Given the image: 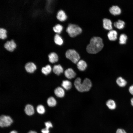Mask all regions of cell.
<instances>
[{
  "label": "cell",
  "mask_w": 133,
  "mask_h": 133,
  "mask_svg": "<svg viewBox=\"0 0 133 133\" xmlns=\"http://www.w3.org/2000/svg\"><path fill=\"white\" fill-rule=\"evenodd\" d=\"M104 46L102 39L99 37H94L90 40L87 46V52L90 54H96L100 51Z\"/></svg>",
  "instance_id": "6da1fadb"
},
{
  "label": "cell",
  "mask_w": 133,
  "mask_h": 133,
  "mask_svg": "<svg viewBox=\"0 0 133 133\" xmlns=\"http://www.w3.org/2000/svg\"><path fill=\"white\" fill-rule=\"evenodd\" d=\"M74 85L77 90L83 92L89 91L91 89L92 84L90 80L88 78H85L82 83L81 78L78 77L75 80Z\"/></svg>",
  "instance_id": "7a4b0ae2"
},
{
  "label": "cell",
  "mask_w": 133,
  "mask_h": 133,
  "mask_svg": "<svg viewBox=\"0 0 133 133\" xmlns=\"http://www.w3.org/2000/svg\"><path fill=\"white\" fill-rule=\"evenodd\" d=\"M66 31L70 37H73L80 34L82 32V29L78 25L70 24L67 27Z\"/></svg>",
  "instance_id": "3957f363"
},
{
  "label": "cell",
  "mask_w": 133,
  "mask_h": 133,
  "mask_svg": "<svg viewBox=\"0 0 133 133\" xmlns=\"http://www.w3.org/2000/svg\"><path fill=\"white\" fill-rule=\"evenodd\" d=\"M66 57L74 64H76L79 61L80 56L74 50L69 49L66 53Z\"/></svg>",
  "instance_id": "277c9868"
},
{
  "label": "cell",
  "mask_w": 133,
  "mask_h": 133,
  "mask_svg": "<svg viewBox=\"0 0 133 133\" xmlns=\"http://www.w3.org/2000/svg\"><path fill=\"white\" fill-rule=\"evenodd\" d=\"M13 121L9 116L2 115L0 118V126L3 127L10 126L13 122Z\"/></svg>",
  "instance_id": "5b68a950"
},
{
  "label": "cell",
  "mask_w": 133,
  "mask_h": 133,
  "mask_svg": "<svg viewBox=\"0 0 133 133\" xmlns=\"http://www.w3.org/2000/svg\"><path fill=\"white\" fill-rule=\"evenodd\" d=\"M4 48L10 52L13 51L16 47V44L13 39L7 41L4 45Z\"/></svg>",
  "instance_id": "8992f818"
},
{
  "label": "cell",
  "mask_w": 133,
  "mask_h": 133,
  "mask_svg": "<svg viewBox=\"0 0 133 133\" xmlns=\"http://www.w3.org/2000/svg\"><path fill=\"white\" fill-rule=\"evenodd\" d=\"M25 68L26 72L30 73H33L36 69L35 64L32 62L27 63L25 66Z\"/></svg>",
  "instance_id": "52a82bcc"
},
{
  "label": "cell",
  "mask_w": 133,
  "mask_h": 133,
  "mask_svg": "<svg viewBox=\"0 0 133 133\" xmlns=\"http://www.w3.org/2000/svg\"><path fill=\"white\" fill-rule=\"evenodd\" d=\"M64 74L66 77L69 79H71L74 78L76 73L72 68H69L67 69L65 71Z\"/></svg>",
  "instance_id": "ba28073f"
},
{
  "label": "cell",
  "mask_w": 133,
  "mask_h": 133,
  "mask_svg": "<svg viewBox=\"0 0 133 133\" xmlns=\"http://www.w3.org/2000/svg\"><path fill=\"white\" fill-rule=\"evenodd\" d=\"M48 57L49 62L52 63L57 62L58 60L57 54L54 52L50 53L48 55Z\"/></svg>",
  "instance_id": "9c48e42d"
},
{
  "label": "cell",
  "mask_w": 133,
  "mask_h": 133,
  "mask_svg": "<svg viewBox=\"0 0 133 133\" xmlns=\"http://www.w3.org/2000/svg\"><path fill=\"white\" fill-rule=\"evenodd\" d=\"M54 93L57 97L61 98L63 97L65 95V92L64 89L60 87H58L55 89Z\"/></svg>",
  "instance_id": "30bf717a"
},
{
  "label": "cell",
  "mask_w": 133,
  "mask_h": 133,
  "mask_svg": "<svg viewBox=\"0 0 133 133\" xmlns=\"http://www.w3.org/2000/svg\"><path fill=\"white\" fill-rule=\"evenodd\" d=\"M56 17L59 20L63 21L66 20L67 17L63 11L60 10L57 12L56 15Z\"/></svg>",
  "instance_id": "8fae6325"
},
{
  "label": "cell",
  "mask_w": 133,
  "mask_h": 133,
  "mask_svg": "<svg viewBox=\"0 0 133 133\" xmlns=\"http://www.w3.org/2000/svg\"><path fill=\"white\" fill-rule=\"evenodd\" d=\"M103 21V28L106 30H112V23L111 20L107 18H104Z\"/></svg>",
  "instance_id": "7c38bea8"
},
{
  "label": "cell",
  "mask_w": 133,
  "mask_h": 133,
  "mask_svg": "<svg viewBox=\"0 0 133 133\" xmlns=\"http://www.w3.org/2000/svg\"><path fill=\"white\" fill-rule=\"evenodd\" d=\"M53 72L57 75H59L63 71V69L60 65H55L53 68Z\"/></svg>",
  "instance_id": "4fadbf2b"
},
{
  "label": "cell",
  "mask_w": 133,
  "mask_h": 133,
  "mask_svg": "<svg viewBox=\"0 0 133 133\" xmlns=\"http://www.w3.org/2000/svg\"><path fill=\"white\" fill-rule=\"evenodd\" d=\"M109 11L112 14L114 15H119L121 12L120 9L117 6H113L110 8Z\"/></svg>",
  "instance_id": "5bb4252c"
},
{
  "label": "cell",
  "mask_w": 133,
  "mask_h": 133,
  "mask_svg": "<svg viewBox=\"0 0 133 133\" xmlns=\"http://www.w3.org/2000/svg\"><path fill=\"white\" fill-rule=\"evenodd\" d=\"M87 64L84 60H79L77 63V66L78 69L81 71H83L87 67Z\"/></svg>",
  "instance_id": "9a60e30c"
},
{
  "label": "cell",
  "mask_w": 133,
  "mask_h": 133,
  "mask_svg": "<svg viewBox=\"0 0 133 133\" xmlns=\"http://www.w3.org/2000/svg\"><path fill=\"white\" fill-rule=\"evenodd\" d=\"M24 111L26 114L28 116L32 115L34 113V110L33 106L29 104L26 105Z\"/></svg>",
  "instance_id": "2e32d148"
},
{
  "label": "cell",
  "mask_w": 133,
  "mask_h": 133,
  "mask_svg": "<svg viewBox=\"0 0 133 133\" xmlns=\"http://www.w3.org/2000/svg\"><path fill=\"white\" fill-rule=\"evenodd\" d=\"M107 36L109 40L111 41H115L117 38V32L115 30H112L108 33Z\"/></svg>",
  "instance_id": "e0dca14e"
},
{
  "label": "cell",
  "mask_w": 133,
  "mask_h": 133,
  "mask_svg": "<svg viewBox=\"0 0 133 133\" xmlns=\"http://www.w3.org/2000/svg\"><path fill=\"white\" fill-rule=\"evenodd\" d=\"M53 40L56 45H61L63 43V39L58 34L56 33L54 36Z\"/></svg>",
  "instance_id": "ac0fdd59"
},
{
  "label": "cell",
  "mask_w": 133,
  "mask_h": 133,
  "mask_svg": "<svg viewBox=\"0 0 133 133\" xmlns=\"http://www.w3.org/2000/svg\"><path fill=\"white\" fill-rule=\"evenodd\" d=\"M51 70L52 68L50 66L47 65L45 66L42 67L41 71L43 74L47 75L51 72Z\"/></svg>",
  "instance_id": "d6986e66"
},
{
  "label": "cell",
  "mask_w": 133,
  "mask_h": 133,
  "mask_svg": "<svg viewBox=\"0 0 133 133\" xmlns=\"http://www.w3.org/2000/svg\"><path fill=\"white\" fill-rule=\"evenodd\" d=\"M47 103L49 106L53 107L56 105L57 102L55 99L53 97H50L47 99Z\"/></svg>",
  "instance_id": "ffe728a7"
},
{
  "label": "cell",
  "mask_w": 133,
  "mask_h": 133,
  "mask_svg": "<svg viewBox=\"0 0 133 133\" xmlns=\"http://www.w3.org/2000/svg\"><path fill=\"white\" fill-rule=\"evenodd\" d=\"M61 85L64 88L67 90L70 89L72 87L71 83L67 80L63 81Z\"/></svg>",
  "instance_id": "44dd1931"
},
{
  "label": "cell",
  "mask_w": 133,
  "mask_h": 133,
  "mask_svg": "<svg viewBox=\"0 0 133 133\" xmlns=\"http://www.w3.org/2000/svg\"><path fill=\"white\" fill-rule=\"evenodd\" d=\"M106 105L111 110H114L116 107V104L115 101L112 100H108L106 102Z\"/></svg>",
  "instance_id": "7402d4cb"
},
{
  "label": "cell",
  "mask_w": 133,
  "mask_h": 133,
  "mask_svg": "<svg viewBox=\"0 0 133 133\" xmlns=\"http://www.w3.org/2000/svg\"><path fill=\"white\" fill-rule=\"evenodd\" d=\"M125 24V22L123 21L119 20L117 21L114 23V25L116 27L120 29L124 28Z\"/></svg>",
  "instance_id": "603a6c76"
},
{
  "label": "cell",
  "mask_w": 133,
  "mask_h": 133,
  "mask_svg": "<svg viewBox=\"0 0 133 133\" xmlns=\"http://www.w3.org/2000/svg\"><path fill=\"white\" fill-rule=\"evenodd\" d=\"M116 82L118 85L121 87L125 86L127 83L126 81L121 77H119L117 79Z\"/></svg>",
  "instance_id": "cb8c5ba5"
},
{
  "label": "cell",
  "mask_w": 133,
  "mask_h": 133,
  "mask_svg": "<svg viewBox=\"0 0 133 133\" xmlns=\"http://www.w3.org/2000/svg\"><path fill=\"white\" fill-rule=\"evenodd\" d=\"M63 29V26L59 24H56L53 27V29L54 32L58 33H60Z\"/></svg>",
  "instance_id": "d4e9b609"
},
{
  "label": "cell",
  "mask_w": 133,
  "mask_h": 133,
  "mask_svg": "<svg viewBox=\"0 0 133 133\" xmlns=\"http://www.w3.org/2000/svg\"><path fill=\"white\" fill-rule=\"evenodd\" d=\"M127 38V35L125 34H121L119 38V44H126Z\"/></svg>",
  "instance_id": "484cf974"
},
{
  "label": "cell",
  "mask_w": 133,
  "mask_h": 133,
  "mask_svg": "<svg viewBox=\"0 0 133 133\" xmlns=\"http://www.w3.org/2000/svg\"><path fill=\"white\" fill-rule=\"evenodd\" d=\"M7 31L3 28H0V39H4L7 37Z\"/></svg>",
  "instance_id": "4316f807"
},
{
  "label": "cell",
  "mask_w": 133,
  "mask_h": 133,
  "mask_svg": "<svg viewBox=\"0 0 133 133\" xmlns=\"http://www.w3.org/2000/svg\"><path fill=\"white\" fill-rule=\"evenodd\" d=\"M37 112L40 114H43L45 112V110L44 107L42 105H39L36 107Z\"/></svg>",
  "instance_id": "83f0119b"
},
{
  "label": "cell",
  "mask_w": 133,
  "mask_h": 133,
  "mask_svg": "<svg viewBox=\"0 0 133 133\" xmlns=\"http://www.w3.org/2000/svg\"><path fill=\"white\" fill-rule=\"evenodd\" d=\"M45 124L46 126V128L48 129H49L50 128L52 127V124L49 121L45 122Z\"/></svg>",
  "instance_id": "f1b7e54d"
},
{
  "label": "cell",
  "mask_w": 133,
  "mask_h": 133,
  "mask_svg": "<svg viewBox=\"0 0 133 133\" xmlns=\"http://www.w3.org/2000/svg\"><path fill=\"white\" fill-rule=\"evenodd\" d=\"M116 133H126V132L124 130L118 129H117L116 131Z\"/></svg>",
  "instance_id": "f546056e"
},
{
  "label": "cell",
  "mask_w": 133,
  "mask_h": 133,
  "mask_svg": "<svg viewBox=\"0 0 133 133\" xmlns=\"http://www.w3.org/2000/svg\"><path fill=\"white\" fill-rule=\"evenodd\" d=\"M41 131L42 133H49V129L46 128L42 129Z\"/></svg>",
  "instance_id": "4dcf8cb0"
},
{
  "label": "cell",
  "mask_w": 133,
  "mask_h": 133,
  "mask_svg": "<svg viewBox=\"0 0 133 133\" xmlns=\"http://www.w3.org/2000/svg\"><path fill=\"white\" fill-rule=\"evenodd\" d=\"M129 91L130 93L133 95V85L130 87L129 88Z\"/></svg>",
  "instance_id": "1f68e13d"
},
{
  "label": "cell",
  "mask_w": 133,
  "mask_h": 133,
  "mask_svg": "<svg viewBox=\"0 0 133 133\" xmlns=\"http://www.w3.org/2000/svg\"><path fill=\"white\" fill-rule=\"evenodd\" d=\"M131 105L133 106V98H132L131 100Z\"/></svg>",
  "instance_id": "d6a6232c"
},
{
  "label": "cell",
  "mask_w": 133,
  "mask_h": 133,
  "mask_svg": "<svg viewBox=\"0 0 133 133\" xmlns=\"http://www.w3.org/2000/svg\"><path fill=\"white\" fill-rule=\"evenodd\" d=\"M28 133H37L36 132L34 131H29Z\"/></svg>",
  "instance_id": "836d02e7"
},
{
  "label": "cell",
  "mask_w": 133,
  "mask_h": 133,
  "mask_svg": "<svg viewBox=\"0 0 133 133\" xmlns=\"http://www.w3.org/2000/svg\"><path fill=\"white\" fill-rule=\"evenodd\" d=\"M10 133H17V132L15 131H11Z\"/></svg>",
  "instance_id": "e575fe53"
}]
</instances>
